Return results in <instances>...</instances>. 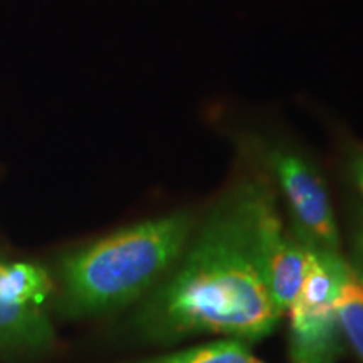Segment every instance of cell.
<instances>
[{"mask_svg":"<svg viewBox=\"0 0 363 363\" xmlns=\"http://www.w3.org/2000/svg\"><path fill=\"white\" fill-rule=\"evenodd\" d=\"M278 214L264 175H242L224 190L138 313L143 337L220 335L249 345L269 337L283 318L264 276L266 229Z\"/></svg>","mask_w":363,"mask_h":363,"instance_id":"6da1fadb","label":"cell"},{"mask_svg":"<svg viewBox=\"0 0 363 363\" xmlns=\"http://www.w3.org/2000/svg\"><path fill=\"white\" fill-rule=\"evenodd\" d=\"M197 216L180 211L135 224L66 257L62 298L71 315H101L155 288L187 246Z\"/></svg>","mask_w":363,"mask_h":363,"instance_id":"7a4b0ae2","label":"cell"},{"mask_svg":"<svg viewBox=\"0 0 363 363\" xmlns=\"http://www.w3.org/2000/svg\"><path fill=\"white\" fill-rule=\"evenodd\" d=\"M264 163L288 202L294 238L305 246L340 252L337 219L320 172L288 148H269Z\"/></svg>","mask_w":363,"mask_h":363,"instance_id":"3957f363","label":"cell"},{"mask_svg":"<svg viewBox=\"0 0 363 363\" xmlns=\"http://www.w3.org/2000/svg\"><path fill=\"white\" fill-rule=\"evenodd\" d=\"M289 316V360L291 363H337L345 350L335 301L311 303L294 298Z\"/></svg>","mask_w":363,"mask_h":363,"instance_id":"277c9868","label":"cell"},{"mask_svg":"<svg viewBox=\"0 0 363 363\" xmlns=\"http://www.w3.org/2000/svg\"><path fill=\"white\" fill-rule=\"evenodd\" d=\"M0 259V352L11 357L38 355L54 342V330L45 308L26 305L16 296Z\"/></svg>","mask_w":363,"mask_h":363,"instance_id":"5b68a950","label":"cell"},{"mask_svg":"<svg viewBox=\"0 0 363 363\" xmlns=\"http://www.w3.org/2000/svg\"><path fill=\"white\" fill-rule=\"evenodd\" d=\"M305 272V247L284 230L281 216H274L264 238V276L271 298L281 315L288 313L298 296Z\"/></svg>","mask_w":363,"mask_h":363,"instance_id":"8992f818","label":"cell"},{"mask_svg":"<svg viewBox=\"0 0 363 363\" xmlns=\"http://www.w3.org/2000/svg\"><path fill=\"white\" fill-rule=\"evenodd\" d=\"M335 310L345 343L350 345L363 362V281L355 274L353 267L335 299Z\"/></svg>","mask_w":363,"mask_h":363,"instance_id":"52a82bcc","label":"cell"},{"mask_svg":"<svg viewBox=\"0 0 363 363\" xmlns=\"http://www.w3.org/2000/svg\"><path fill=\"white\" fill-rule=\"evenodd\" d=\"M252 358L247 342L235 338L214 340L187 350L167 353L138 363H247Z\"/></svg>","mask_w":363,"mask_h":363,"instance_id":"ba28073f","label":"cell"},{"mask_svg":"<svg viewBox=\"0 0 363 363\" xmlns=\"http://www.w3.org/2000/svg\"><path fill=\"white\" fill-rule=\"evenodd\" d=\"M348 165H350V174L353 180H355L357 187L363 194V150H355L352 153Z\"/></svg>","mask_w":363,"mask_h":363,"instance_id":"9c48e42d","label":"cell"},{"mask_svg":"<svg viewBox=\"0 0 363 363\" xmlns=\"http://www.w3.org/2000/svg\"><path fill=\"white\" fill-rule=\"evenodd\" d=\"M353 269L358 271V272H363V238L360 239V261H358V264L353 267Z\"/></svg>","mask_w":363,"mask_h":363,"instance_id":"30bf717a","label":"cell"},{"mask_svg":"<svg viewBox=\"0 0 363 363\" xmlns=\"http://www.w3.org/2000/svg\"><path fill=\"white\" fill-rule=\"evenodd\" d=\"M247 363H264V362H261V360H256V358H254V357H252V358H251V360H249Z\"/></svg>","mask_w":363,"mask_h":363,"instance_id":"8fae6325","label":"cell"}]
</instances>
